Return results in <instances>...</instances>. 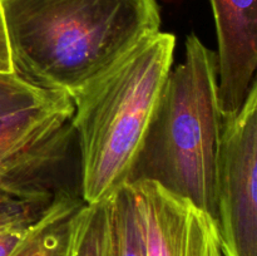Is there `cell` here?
Masks as SVG:
<instances>
[{
    "label": "cell",
    "mask_w": 257,
    "mask_h": 256,
    "mask_svg": "<svg viewBox=\"0 0 257 256\" xmlns=\"http://www.w3.org/2000/svg\"><path fill=\"white\" fill-rule=\"evenodd\" d=\"M145 227L147 256H226L217 221L150 181L130 183Z\"/></svg>",
    "instance_id": "cell-5"
},
{
    "label": "cell",
    "mask_w": 257,
    "mask_h": 256,
    "mask_svg": "<svg viewBox=\"0 0 257 256\" xmlns=\"http://www.w3.org/2000/svg\"><path fill=\"white\" fill-rule=\"evenodd\" d=\"M0 73L2 74L13 73L12 54H10L9 39H8L7 27H5L2 5H0Z\"/></svg>",
    "instance_id": "cell-12"
},
{
    "label": "cell",
    "mask_w": 257,
    "mask_h": 256,
    "mask_svg": "<svg viewBox=\"0 0 257 256\" xmlns=\"http://www.w3.org/2000/svg\"><path fill=\"white\" fill-rule=\"evenodd\" d=\"M13 73L72 97L161 32L157 0H0Z\"/></svg>",
    "instance_id": "cell-1"
},
{
    "label": "cell",
    "mask_w": 257,
    "mask_h": 256,
    "mask_svg": "<svg viewBox=\"0 0 257 256\" xmlns=\"http://www.w3.org/2000/svg\"><path fill=\"white\" fill-rule=\"evenodd\" d=\"M175 49V35L158 32L70 97L85 205L107 200L128 183L172 69Z\"/></svg>",
    "instance_id": "cell-2"
},
{
    "label": "cell",
    "mask_w": 257,
    "mask_h": 256,
    "mask_svg": "<svg viewBox=\"0 0 257 256\" xmlns=\"http://www.w3.org/2000/svg\"><path fill=\"white\" fill-rule=\"evenodd\" d=\"M67 256H113L108 198L83 203L70 216Z\"/></svg>",
    "instance_id": "cell-9"
},
{
    "label": "cell",
    "mask_w": 257,
    "mask_h": 256,
    "mask_svg": "<svg viewBox=\"0 0 257 256\" xmlns=\"http://www.w3.org/2000/svg\"><path fill=\"white\" fill-rule=\"evenodd\" d=\"M216 53L195 34L171 69L128 183L150 181L217 221V162L223 127Z\"/></svg>",
    "instance_id": "cell-3"
},
{
    "label": "cell",
    "mask_w": 257,
    "mask_h": 256,
    "mask_svg": "<svg viewBox=\"0 0 257 256\" xmlns=\"http://www.w3.org/2000/svg\"><path fill=\"white\" fill-rule=\"evenodd\" d=\"M82 205L72 193H68L47 221L25 241L14 256H50L67 232L70 216Z\"/></svg>",
    "instance_id": "cell-10"
},
{
    "label": "cell",
    "mask_w": 257,
    "mask_h": 256,
    "mask_svg": "<svg viewBox=\"0 0 257 256\" xmlns=\"http://www.w3.org/2000/svg\"><path fill=\"white\" fill-rule=\"evenodd\" d=\"M73 113L72 98L58 93L40 104L0 117V168L70 124Z\"/></svg>",
    "instance_id": "cell-7"
},
{
    "label": "cell",
    "mask_w": 257,
    "mask_h": 256,
    "mask_svg": "<svg viewBox=\"0 0 257 256\" xmlns=\"http://www.w3.org/2000/svg\"><path fill=\"white\" fill-rule=\"evenodd\" d=\"M55 94L29 84L14 73H0V117L40 104Z\"/></svg>",
    "instance_id": "cell-11"
},
{
    "label": "cell",
    "mask_w": 257,
    "mask_h": 256,
    "mask_svg": "<svg viewBox=\"0 0 257 256\" xmlns=\"http://www.w3.org/2000/svg\"><path fill=\"white\" fill-rule=\"evenodd\" d=\"M0 170H2V168H0Z\"/></svg>",
    "instance_id": "cell-14"
},
{
    "label": "cell",
    "mask_w": 257,
    "mask_h": 256,
    "mask_svg": "<svg viewBox=\"0 0 257 256\" xmlns=\"http://www.w3.org/2000/svg\"><path fill=\"white\" fill-rule=\"evenodd\" d=\"M108 205L113 256H147L145 227L132 185L118 188L108 197Z\"/></svg>",
    "instance_id": "cell-8"
},
{
    "label": "cell",
    "mask_w": 257,
    "mask_h": 256,
    "mask_svg": "<svg viewBox=\"0 0 257 256\" xmlns=\"http://www.w3.org/2000/svg\"><path fill=\"white\" fill-rule=\"evenodd\" d=\"M69 222V221H68ZM68 253V230L65 232V235L63 236L62 241L59 242V245L54 248L50 256H67Z\"/></svg>",
    "instance_id": "cell-13"
},
{
    "label": "cell",
    "mask_w": 257,
    "mask_h": 256,
    "mask_svg": "<svg viewBox=\"0 0 257 256\" xmlns=\"http://www.w3.org/2000/svg\"><path fill=\"white\" fill-rule=\"evenodd\" d=\"M217 225L226 256H257V75L237 113L223 120Z\"/></svg>",
    "instance_id": "cell-4"
},
{
    "label": "cell",
    "mask_w": 257,
    "mask_h": 256,
    "mask_svg": "<svg viewBox=\"0 0 257 256\" xmlns=\"http://www.w3.org/2000/svg\"><path fill=\"white\" fill-rule=\"evenodd\" d=\"M217 33V92L223 119L245 102L257 75V0H210Z\"/></svg>",
    "instance_id": "cell-6"
}]
</instances>
